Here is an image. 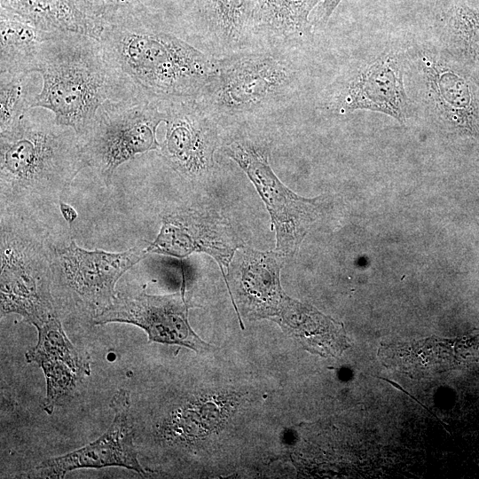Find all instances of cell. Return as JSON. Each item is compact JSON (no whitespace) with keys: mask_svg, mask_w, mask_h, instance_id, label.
Returning <instances> with one entry per match:
<instances>
[{"mask_svg":"<svg viewBox=\"0 0 479 479\" xmlns=\"http://www.w3.org/2000/svg\"><path fill=\"white\" fill-rule=\"evenodd\" d=\"M86 167L75 130L57 123L48 109H29L11 131L0 134L1 216L32 223L55 211Z\"/></svg>","mask_w":479,"mask_h":479,"instance_id":"6da1fadb","label":"cell"},{"mask_svg":"<svg viewBox=\"0 0 479 479\" xmlns=\"http://www.w3.org/2000/svg\"><path fill=\"white\" fill-rule=\"evenodd\" d=\"M107 62L151 100L197 98L216 59L161 27L148 11L108 23L98 39Z\"/></svg>","mask_w":479,"mask_h":479,"instance_id":"7a4b0ae2","label":"cell"},{"mask_svg":"<svg viewBox=\"0 0 479 479\" xmlns=\"http://www.w3.org/2000/svg\"><path fill=\"white\" fill-rule=\"evenodd\" d=\"M37 72L43 87L33 107L53 113L57 123L81 137L106 102L137 94L107 62L100 42L75 33H59L45 41Z\"/></svg>","mask_w":479,"mask_h":479,"instance_id":"3957f363","label":"cell"},{"mask_svg":"<svg viewBox=\"0 0 479 479\" xmlns=\"http://www.w3.org/2000/svg\"><path fill=\"white\" fill-rule=\"evenodd\" d=\"M1 313L36 326L56 315L51 294V249L32 223L1 216Z\"/></svg>","mask_w":479,"mask_h":479,"instance_id":"277c9868","label":"cell"},{"mask_svg":"<svg viewBox=\"0 0 479 479\" xmlns=\"http://www.w3.org/2000/svg\"><path fill=\"white\" fill-rule=\"evenodd\" d=\"M163 121L160 102L139 94L106 102L79 137L86 166L109 186L120 165L159 150L156 130Z\"/></svg>","mask_w":479,"mask_h":479,"instance_id":"5b68a950","label":"cell"},{"mask_svg":"<svg viewBox=\"0 0 479 479\" xmlns=\"http://www.w3.org/2000/svg\"><path fill=\"white\" fill-rule=\"evenodd\" d=\"M295 79L290 61L273 53L216 59V70L197 98L213 116L267 107L287 96Z\"/></svg>","mask_w":479,"mask_h":479,"instance_id":"8992f818","label":"cell"},{"mask_svg":"<svg viewBox=\"0 0 479 479\" xmlns=\"http://www.w3.org/2000/svg\"><path fill=\"white\" fill-rule=\"evenodd\" d=\"M405 60L432 121L448 133L479 139V96L464 67L431 46L415 47Z\"/></svg>","mask_w":479,"mask_h":479,"instance_id":"52a82bcc","label":"cell"},{"mask_svg":"<svg viewBox=\"0 0 479 479\" xmlns=\"http://www.w3.org/2000/svg\"><path fill=\"white\" fill-rule=\"evenodd\" d=\"M247 174L266 205L276 232L277 253L294 255L320 212V198L297 195L277 177L266 153L250 142L233 141L224 148Z\"/></svg>","mask_w":479,"mask_h":479,"instance_id":"ba28073f","label":"cell"},{"mask_svg":"<svg viewBox=\"0 0 479 479\" xmlns=\"http://www.w3.org/2000/svg\"><path fill=\"white\" fill-rule=\"evenodd\" d=\"M405 70L404 55L387 48L352 71L335 89L326 106L338 114L373 111L405 123L412 114L404 86Z\"/></svg>","mask_w":479,"mask_h":479,"instance_id":"9c48e42d","label":"cell"},{"mask_svg":"<svg viewBox=\"0 0 479 479\" xmlns=\"http://www.w3.org/2000/svg\"><path fill=\"white\" fill-rule=\"evenodd\" d=\"M147 244L143 241L117 253L86 250L74 240L66 247H52L51 277L63 282L98 315L114 302L119 279L148 255Z\"/></svg>","mask_w":479,"mask_h":479,"instance_id":"30bf717a","label":"cell"},{"mask_svg":"<svg viewBox=\"0 0 479 479\" xmlns=\"http://www.w3.org/2000/svg\"><path fill=\"white\" fill-rule=\"evenodd\" d=\"M194 307L186 297L185 280L180 289L165 295L145 292L116 296L114 302L93 317L94 325L122 322L144 329L150 342L176 344L198 353L209 350L210 346L192 329L188 314Z\"/></svg>","mask_w":479,"mask_h":479,"instance_id":"8fae6325","label":"cell"},{"mask_svg":"<svg viewBox=\"0 0 479 479\" xmlns=\"http://www.w3.org/2000/svg\"><path fill=\"white\" fill-rule=\"evenodd\" d=\"M159 102L166 123L161 155L184 177L203 179L214 166L217 137L214 117L193 98Z\"/></svg>","mask_w":479,"mask_h":479,"instance_id":"7c38bea8","label":"cell"},{"mask_svg":"<svg viewBox=\"0 0 479 479\" xmlns=\"http://www.w3.org/2000/svg\"><path fill=\"white\" fill-rule=\"evenodd\" d=\"M243 244L232 224L216 212L182 208L162 216L160 232L146 250L177 258L205 253L218 263L227 284L230 263Z\"/></svg>","mask_w":479,"mask_h":479,"instance_id":"4fadbf2b","label":"cell"},{"mask_svg":"<svg viewBox=\"0 0 479 479\" xmlns=\"http://www.w3.org/2000/svg\"><path fill=\"white\" fill-rule=\"evenodd\" d=\"M114 420L109 428L97 440L62 456L43 461L36 468L42 478H63L78 468L122 467L140 475L145 471L137 459L130 413V396L120 389L111 401Z\"/></svg>","mask_w":479,"mask_h":479,"instance_id":"5bb4252c","label":"cell"},{"mask_svg":"<svg viewBox=\"0 0 479 479\" xmlns=\"http://www.w3.org/2000/svg\"><path fill=\"white\" fill-rule=\"evenodd\" d=\"M282 259L283 255L276 251L246 248L232 272L233 287L244 314L253 319H271L280 327L298 303L282 289Z\"/></svg>","mask_w":479,"mask_h":479,"instance_id":"9a60e30c","label":"cell"},{"mask_svg":"<svg viewBox=\"0 0 479 479\" xmlns=\"http://www.w3.org/2000/svg\"><path fill=\"white\" fill-rule=\"evenodd\" d=\"M0 7L50 33H75L98 39L104 28L77 0H0Z\"/></svg>","mask_w":479,"mask_h":479,"instance_id":"2e32d148","label":"cell"},{"mask_svg":"<svg viewBox=\"0 0 479 479\" xmlns=\"http://www.w3.org/2000/svg\"><path fill=\"white\" fill-rule=\"evenodd\" d=\"M256 0H193L200 34L224 48L238 46L254 32Z\"/></svg>","mask_w":479,"mask_h":479,"instance_id":"e0dca14e","label":"cell"},{"mask_svg":"<svg viewBox=\"0 0 479 479\" xmlns=\"http://www.w3.org/2000/svg\"><path fill=\"white\" fill-rule=\"evenodd\" d=\"M0 74L37 72L43 43L57 33L41 30L0 7Z\"/></svg>","mask_w":479,"mask_h":479,"instance_id":"ac0fdd59","label":"cell"},{"mask_svg":"<svg viewBox=\"0 0 479 479\" xmlns=\"http://www.w3.org/2000/svg\"><path fill=\"white\" fill-rule=\"evenodd\" d=\"M319 0H256L253 13L254 32L281 41L309 37V17Z\"/></svg>","mask_w":479,"mask_h":479,"instance_id":"d6986e66","label":"cell"},{"mask_svg":"<svg viewBox=\"0 0 479 479\" xmlns=\"http://www.w3.org/2000/svg\"><path fill=\"white\" fill-rule=\"evenodd\" d=\"M438 21L444 23L442 36L446 51L479 77V11L465 0H454Z\"/></svg>","mask_w":479,"mask_h":479,"instance_id":"ffe728a7","label":"cell"},{"mask_svg":"<svg viewBox=\"0 0 479 479\" xmlns=\"http://www.w3.org/2000/svg\"><path fill=\"white\" fill-rule=\"evenodd\" d=\"M42 87L38 72L0 74V134L11 131L33 107Z\"/></svg>","mask_w":479,"mask_h":479,"instance_id":"44dd1931","label":"cell"},{"mask_svg":"<svg viewBox=\"0 0 479 479\" xmlns=\"http://www.w3.org/2000/svg\"><path fill=\"white\" fill-rule=\"evenodd\" d=\"M38 342L29 350L65 362L82 379L90 373V359L77 349L67 338L56 315L37 325Z\"/></svg>","mask_w":479,"mask_h":479,"instance_id":"7402d4cb","label":"cell"},{"mask_svg":"<svg viewBox=\"0 0 479 479\" xmlns=\"http://www.w3.org/2000/svg\"><path fill=\"white\" fill-rule=\"evenodd\" d=\"M25 358L28 363H36L43 370L46 380V396L42 408L51 414L55 407L67 401L82 379L62 360L27 350Z\"/></svg>","mask_w":479,"mask_h":479,"instance_id":"603a6c76","label":"cell"},{"mask_svg":"<svg viewBox=\"0 0 479 479\" xmlns=\"http://www.w3.org/2000/svg\"><path fill=\"white\" fill-rule=\"evenodd\" d=\"M81 6L104 26L147 11L142 0H77Z\"/></svg>","mask_w":479,"mask_h":479,"instance_id":"cb8c5ba5","label":"cell"},{"mask_svg":"<svg viewBox=\"0 0 479 479\" xmlns=\"http://www.w3.org/2000/svg\"><path fill=\"white\" fill-rule=\"evenodd\" d=\"M342 0H319L315 8L313 25H325Z\"/></svg>","mask_w":479,"mask_h":479,"instance_id":"d4e9b609","label":"cell"},{"mask_svg":"<svg viewBox=\"0 0 479 479\" xmlns=\"http://www.w3.org/2000/svg\"><path fill=\"white\" fill-rule=\"evenodd\" d=\"M59 208L62 217L67 224H71L77 218V211L71 205L61 200Z\"/></svg>","mask_w":479,"mask_h":479,"instance_id":"484cf974","label":"cell"},{"mask_svg":"<svg viewBox=\"0 0 479 479\" xmlns=\"http://www.w3.org/2000/svg\"><path fill=\"white\" fill-rule=\"evenodd\" d=\"M453 1L454 0H436L435 15L437 20L442 19L447 13L453 4Z\"/></svg>","mask_w":479,"mask_h":479,"instance_id":"4316f807","label":"cell"}]
</instances>
